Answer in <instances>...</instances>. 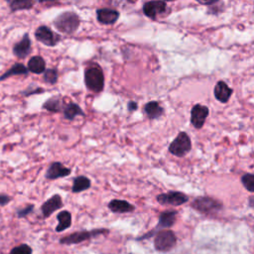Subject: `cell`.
Returning a JSON list of instances; mask_svg holds the SVG:
<instances>
[{
    "mask_svg": "<svg viewBox=\"0 0 254 254\" xmlns=\"http://www.w3.org/2000/svg\"><path fill=\"white\" fill-rule=\"evenodd\" d=\"M109 232L110 230L107 228H93L90 230L83 229V230L71 232L60 238L59 243L63 245H75V244H79L84 241L90 240L92 238L98 237L100 235H107Z\"/></svg>",
    "mask_w": 254,
    "mask_h": 254,
    "instance_id": "cell-1",
    "label": "cell"
},
{
    "mask_svg": "<svg viewBox=\"0 0 254 254\" xmlns=\"http://www.w3.org/2000/svg\"><path fill=\"white\" fill-rule=\"evenodd\" d=\"M84 82L90 91L95 93L101 92L104 87V75L102 69L97 65L87 67L84 72Z\"/></svg>",
    "mask_w": 254,
    "mask_h": 254,
    "instance_id": "cell-2",
    "label": "cell"
},
{
    "mask_svg": "<svg viewBox=\"0 0 254 254\" xmlns=\"http://www.w3.org/2000/svg\"><path fill=\"white\" fill-rule=\"evenodd\" d=\"M190 206L200 213L210 215L220 211L223 205L215 198L209 196H198L192 200Z\"/></svg>",
    "mask_w": 254,
    "mask_h": 254,
    "instance_id": "cell-3",
    "label": "cell"
},
{
    "mask_svg": "<svg viewBox=\"0 0 254 254\" xmlns=\"http://www.w3.org/2000/svg\"><path fill=\"white\" fill-rule=\"evenodd\" d=\"M54 24L59 31L64 34H71L78 28L79 18L73 12H64L55 19Z\"/></svg>",
    "mask_w": 254,
    "mask_h": 254,
    "instance_id": "cell-4",
    "label": "cell"
},
{
    "mask_svg": "<svg viewBox=\"0 0 254 254\" xmlns=\"http://www.w3.org/2000/svg\"><path fill=\"white\" fill-rule=\"evenodd\" d=\"M177 215H178V212L176 210H173V209H169V210H165V211L161 212L160 215H159V220H158L157 226L154 229H152L151 231L137 237L136 240L141 241V240H144V239H148L152 236H155V234L159 230L168 229V228L172 227L174 225V223L176 222Z\"/></svg>",
    "mask_w": 254,
    "mask_h": 254,
    "instance_id": "cell-5",
    "label": "cell"
},
{
    "mask_svg": "<svg viewBox=\"0 0 254 254\" xmlns=\"http://www.w3.org/2000/svg\"><path fill=\"white\" fill-rule=\"evenodd\" d=\"M177 243V236L170 229L159 230L154 237V247L159 252H168L172 250Z\"/></svg>",
    "mask_w": 254,
    "mask_h": 254,
    "instance_id": "cell-6",
    "label": "cell"
},
{
    "mask_svg": "<svg viewBox=\"0 0 254 254\" xmlns=\"http://www.w3.org/2000/svg\"><path fill=\"white\" fill-rule=\"evenodd\" d=\"M191 149V141L189 135L182 131L172 141L169 146V152L176 157L186 156Z\"/></svg>",
    "mask_w": 254,
    "mask_h": 254,
    "instance_id": "cell-7",
    "label": "cell"
},
{
    "mask_svg": "<svg viewBox=\"0 0 254 254\" xmlns=\"http://www.w3.org/2000/svg\"><path fill=\"white\" fill-rule=\"evenodd\" d=\"M156 199L160 204H163V205L178 206L186 203L189 200V196L182 191L170 190V191L158 194Z\"/></svg>",
    "mask_w": 254,
    "mask_h": 254,
    "instance_id": "cell-8",
    "label": "cell"
},
{
    "mask_svg": "<svg viewBox=\"0 0 254 254\" xmlns=\"http://www.w3.org/2000/svg\"><path fill=\"white\" fill-rule=\"evenodd\" d=\"M70 174H71L70 168L65 167L62 162L54 161L49 165L45 173V178L49 181H56L58 179L65 178Z\"/></svg>",
    "mask_w": 254,
    "mask_h": 254,
    "instance_id": "cell-9",
    "label": "cell"
},
{
    "mask_svg": "<svg viewBox=\"0 0 254 254\" xmlns=\"http://www.w3.org/2000/svg\"><path fill=\"white\" fill-rule=\"evenodd\" d=\"M63 206L64 202L61 194L55 193L42 203L40 210L44 218H49L55 211L61 209Z\"/></svg>",
    "mask_w": 254,
    "mask_h": 254,
    "instance_id": "cell-10",
    "label": "cell"
},
{
    "mask_svg": "<svg viewBox=\"0 0 254 254\" xmlns=\"http://www.w3.org/2000/svg\"><path fill=\"white\" fill-rule=\"evenodd\" d=\"M36 39L46 46H55L61 39V37L55 34L50 28L46 26L39 27L35 32Z\"/></svg>",
    "mask_w": 254,
    "mask_h": 254,
    "instance_id": "cell-11",
    "label": "cell"
},
{
    "mask_svg": "<svg viewBox=\"0 0 254 254\" xmlns=\"http://www.w3.org/2000/svg\"><path fill=\"white\" fill-rule=\"evenodd\" d=\"M208 115V108L201 104H195L190 111V123L196 129H200Z\"/></svg>",
    "mask_w": 254,
    "mask_h": 254,
    "instance_id": "cell-12",
    "label": "cell"
},
{
    "mask_svg": "<svg viewBox=\"0 0 254 254\" xmlns=\"http://www.w3.org/2000/svg\"><path fill=\"white\" fill-rule=\"evenodd\" d=\"M167 10V5L165 2L156 0V1H149L144 4L143 6V12L144 14L151 18V19H156L158 15L163 14Z\"/></svg>",
    "mask_w": 254,
    "mask_h": 254,
    "instance_id": "cell-13",
    "label": "cell"
},
{
    "mask_svg": "<svg viewBox=\"0 0 254 254\" xmlns=\"http://www.w3.org/2000/svg\"><path fill=\"white\" fill-rule=\"evenodd\" d=\"M107 207L114 213H129L135 210V205L126 199L113 198L107 203Z\"/></svg>",
    "mask_w": 254,
    "mask_h": 254,
    "instance_id": "cell-14",
    "label": "cell"
},
{
    "mask_svg": "<svg viewBox=\"0 0 254 254\" xmlns=\"http://www.w3.org/2000/svg\"><path fill=\"white\" fill-rule=\"evenodd\" d=\"M96 15H97V20L100 23L110 25L117 21L119 17V12L114 9L103 8V9H98L96 11Z\"/></svg>",
    "mask_w": 254,
    "mask_h": 254,
    "instance_id": "cell-15",
    "label": "cell"
},
{
    "mask_svg": "<svg viewBox=\"0 0 254 254\" xmlns=\"http://www.w3.org/2000/svg\"><path fill=\"white\" fill-rule=\"evenodd\" d=\"M31 52V40L28 34H25L22 40L17 43L13 48V53L16 57L24 59Z\"/></svg>",
    "mask_w": 254,
    "mask_h": 254,
    "instance_id": "cell-16",
    "label": "cell"
},
{
    "mask_svg": "<svg viewBox=\"0 0 254 254\" xmlns=\"http://www.w3.org/2000/svg\"><path fill=\"white\" fill-rule=\"evenodd\" d=\"M213 93L218 101L225 103L229 100L232 94V89L224 81H218L214 86Z\"/></svg>",
    "mask_w": 254,
    "mask_h": 254,
    "instance_id": "cell-17",
    "label": "cell"
},
{
    "mask_svg": "<svg viewBox=\"0 0 254 254\" xmlns=\"http://www.w3.org/2000/svg\"><path fill=\"white\" fill-rule=\"evenodd\" d=\"M63 114L64 117L68 121H73L76 116H85L84 111L80 108V106L77 103L74 102H68L64 104Z\"/></svg>",
    "mask_w": 254,
    "mask_h": 254,
    "instance_id": "cell-18",
    "label": "cell"
},
{
    "mask_svg": "<svg viewBox=\"0 0 254 254\" xmlns=\"http://www.w3.org/2000/svg\"><path fill=\"white\" fill-rule=\"evenodd\" d=\"M90 188H91V180L86 176L80 175L73 178L72 186H71L72 193H79L81 191L89 190Z\"/></svg>",
    "mask_w": 254,
    "mask_h": 254,
    "instance_id": "cell-19",
    "label": "cell"
},
{
    "mask_svg": "<svg viewBox=\"0 0 254 254\" xmlns=\"http://www.w3.org/2000/svg\"><path fill=\"white\" fill-rule=\"evenodd\" d=\"M42 107H43V109H45L49 112L59 113V112H63L64 103L63 98L60 95H55V96L50 97L46 102H44Z\"/></svg>",
    "mask_w": 254,
    "mask_h": 254,
    "instance_id": "cell-20",
    "label": "cell"
},
{
    "mask_svg": "<svg viewBox=\"0 0 254 254\" xmlns=\"http://www.w3.org/2000/svg\"><path fill=\"white\" fill-rule=\"evenodd\" d=\"M58 224L55 228L56 232H63L71 226V213L68 210H61L57 214Z\"/></svg>",
    "mask_w": 254,
    "mask_h": 254,
    "instance_id": "cell-21",
    "label": "cell"
},
{
    "mask_svg": "<svg viewBox=\"0 0 254 254\" xmlns=\"http://www.w3.org/2000/svg\"><path fill=\"white\" fill-rule=\"evenodd\" d=\"M144 112L149 119H157L164 113V108L157 101H149L144 106Z\"/></svg>",
    "mask_w": 254,
    "mask_h": 254,
    "instance_id": "cell-22",
    "label": "cell"
},
{
    "mask_svg": "<svg viewBox=\"0 0 254 254\" xmlns=\"http://www.w3.org/2000/svg\"><path fill=\"white\" fill-rule=\"evenodd\" d=\"M28 69L37 74L43 73L46 70V64L44 59L39 56L33 57L28 63Z\"/></svg>",
    "mask_w": 254,
    "mask_h": 254,
    "instance_id": "cell-23",
    "label": "cell"
},
{
    "mask_svg": "<svg viewBox=\"0 0 254 254\" xmlns=\"http://www.w3.org/2000/svg\"><path fill=\"white\" fill-rule=\"evenodd\" d=\"M28 73V68L24 66L21 64H15L11 68H9L4 74L0 76V81L6 79L9 76L12 75H17V74H27Z\"/></svg>",
    "mask_w": 254,
    "mask_h": 254,
    "instance_id": "cell-24",
    "label": "cell"
},
{
    "mask_svg": "<svg viewBox=\"0 0 254 254\" xmlns=\"http://www.w3.org/2000/svg\"><path fill=\"white\" fill-rule=\"evenodd\" d=\"M12 11H18V10H25L30 9L34 5L33 0H6Z\"/></svg>",
    "mask_w": 254,
    "mask_h": 254,
    "instance_id": "cell-25",
    "label": "cell"
},
{
    "mask_svg": "<svg viewBox=\"0 0 254 254\" xmlns=\"http://www.w3.org/2000/svg\"><path fill=\"white\" fill-rule=\"evenodd\" d=\"M243 187L250 192H254V174H245L241 177Z\"/></svg>",
    "mask_w": 254,
    "mask_h": 254,
    "instance_id": "cell-26",
    "label": "cell"
},
{
    "mask_svg": "<svg viewBox=\"0 0 254 254\" xmlns=\"http://www.w3.org/2000/svg\"><path fill=\"white\" fill-rule=\"evenodd\" d=\"M35 209V205L33 203H28L26 204L24 207L18 208L15 212V215L17 218H25L27 217L29 214L33 213Z\"/></svg>",
    "mask_w": 254,
    "mask_h": 254,
    "instance_id": "cell-27",
    "label": "cell"
},
{
    "mask_svg": "<svg viewBox=\"0 0 254 254\" xmlns=\"http://www.w3.org/2000/svg\"><path fill=\"white\" fill-rule=\"evenodd\" d=\"M32 253H33L32 247L26 243H22L20 245L13 247L9 252V254H32Z\"/></svg>",
    "mask_w": 254,
    "mask_h": 254,
    "instance_id": "cell-28",
    "label": "cell"
},
{
    "mask_svg": "<svg viewBox=\"0 0 254 254\" xmlns=\"http://www.w3.org/2000/svg\"><path fill=\"white\" fill-rule=\"evenodd\" d=\"M44 80L49 84H55L58 81V72L54 68H49L44 71Z\"/></svg>",
    "mask_w": 254,
    "mask_h": 254,
    "instance_id": "cell-29",
    "label": "cell"
},
{
    "mask_svg": "<svg viewBox=\"0 0 254 254\" xmlns=\"http://www.w3.org/2000/svg\"><path fill=\"white\" fill-rule=\"evenodd\" d=\"M43 91H44L43 88L37 86V87L34 88V89H29V88H28V89L22 91V94L25 95V96H29V95H32V94H35V93H41V92H43Z\"/></svg>",
    "mask_w": 254,
    "mask_h": 254,
    "instance_id": "cell-30",
    "label": "cell"
},
{
    "mask_svg": "<svg viewBox=\"0 0 254 254\" xmlns=\"http://www.w3.org/2000/svg\"><path fill=\"white\" fill-rule=\"evenodd\" d=\"M12 197L6 193H0V207L7 205L11 201Z\"/></svg>",
    "mask_w": 254,
    "mask_h": 254,
    "instance_id": "cell-31",
    "label": "cell"
},
{
    "mask_svg": "<svg viewBox=\"0 0 254 254\" xmlns=\"http://www.w3.org/2000/svg\"><path fill=\"white\" fill-rule=\"evenodd\" d=\"M137 108H138V104H137V102H135V101H129L128 103H127V109H128V111H130V112H133V111H135V110H137Z\"/></svg>",
    "mask_w": 254,
    "mask_h": 254,
    "instance_id": "cell-32",
    "label": "cell"
},
{
    "mask_svg": "<svg viewBox=\"0 0 254 254\" xmlns=\"http://www.w3.org/2000/svg\"><path fill=\"white\" fill-rule=\"evenodd\" d=\"M196 1L199 2L200 4H203V5H209V4L215 3V2L218 1V0H196Z\"/></svg>",
    "mask_w": 254,
    "mask_h": 254,
    "instance_id": "cell-33",
    "label": "cell"
},
{
    "mask_svg": "<svg viewBox=\"0 0 254 254\" xmlns=\"http://www.w3.org/2000/svg\"><path fill=\"white\" fill-rule=\"evenodd\" d=\"M38 2H55V1H58V0H37Z\"/></svg>",
    "mask_w": 254,
    "mask_h": 254,
    "instance_id": "cell-34",
    "label": "cell"
},
{
    "mask_svg": "<svg viewBox=\"0 0 254 254\" xmlns=\"http://www.w3.org/2000/svg\"><path fill=\"white\" fill-rule=\"evenodd\" d=\"M167 1H173V0H167Z\"/></svg>",
    "mask_w": 254,
    "mask_h": 254,
    "instance_id": "cell-35",
    "label": "cell"
}]
</instances>
